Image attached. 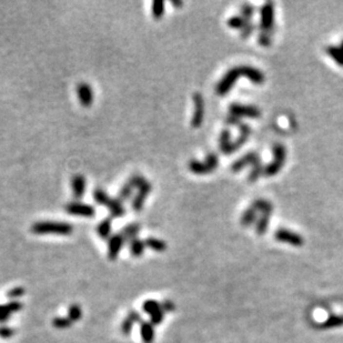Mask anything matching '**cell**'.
<instances>
[{
    "label": "cell",
    "instance_id": "6da1fadb",
    "mask_svg": "<svg viewBox=\"0 0 343 343\" xmlns=\"http://www.w3.org/2000/svg\"><path fill=\"white\" fill-rule=\"evenodd\" d=\"M248 165L252 166V170H251V172L249 173L248 180L249 182H256L259 177L263 174V171H265V166H262L260 155H259V153H257L256 151H250V152L242 155L241 158H239L238 160H236L231 165V169H232L234 172H238V171L242 170Z\"/></svg>",
    "mask_w": 343,
    "mask_h": 343
},
{
    "label": "cell",
    "instance_id": "7a4b0ae2",
    "mask_svg": "<svg viewBox=\"0 0 343 343\" xmlns=\"http://www.w3.org/2000/svg\"><path fill=\"white\" fill-rule=\"evenodd\" d=\"M74 227L70 223L60 221H39L31 226V232L35 234H57V236H70Z\"/></svg>",
    "mask_w": 343,
    "mask_h": 343
},
{
    "label": "cell",
    "instance_id": "3957f363",
    "mask_svg": "<svg viewBox=\"0 0 343 343\" xmlns=\"http://www.w3.org/2000/svg\"><path fill=\"white\" fill-rule=\"evenodd\" d=\"M272 153L274 157L273 161L270 162L269 165H267L265 167V171H263V174L267 175V177H271V175L277 174L279 171L282 169V167L285 166L286 162V147L281 145V143H276V145L272 147Z\"/></svg>",
    "mask_w": 343,
    "mask_h": 343
},
{
    "label": "cell",
    "instance_id": "277c9868",
    "mask_svg": "<svg viewBox=\"0 0 343 343\" xmlns=\"http://www.w3.org/2000/svg\"><path fill=\"white\" fill-rule=\"evenodd\" d=\"M240 76H242L240 66L234 67L232 69L227 71L226 75L221 78V80L218 82L217 88H215L217 94L220 95H225L226 94H228Z\"/></svg>",
    "mask_w": 343,
    "mask_h": 343
},
{
    "label": "cell",
    "instance_id": "5b68a950",
    "mask_svg": "<svg viewBox=\"0 0 343 343\" xmlns=\"http://www.w3.org/2000/svg\"><path fill=\"white\" fill-rule=\"evenodd\" d=\"M260 29L261 33L272 34L274 27V7L271 1H267L262 5L260 10Z\"/></svg>",
    "mask_w": 343,
    "mask_h": 343
},
{
    "label": "cell",
    "instance_id": "8992f818",
    "mask_svg": "<svg viewBox=\"0 0 343 343\" xmlns=\"http://www.w3.org/2000/svg\"><path fill=\"white\" fill-rule=\"evenodd\" d=\"M142 309L150 317V322L153 325L161 324L165 319V312L161 308V303L155 300H147L142 305Z\"/></svg>",
    "mask_w": 343,
    "mask_h": 343
},
{
    "label": "cell",
    "instance_id": "52a82bcc",
    "mask_svg": "<svg viewBox=\"0 0 343 343\" xmlns=\"http://www.w3.org/2000/svg\"><path fill=\"white\" fill-rule=\"evenodd\" d=\"M231 115L234 117H248V118H260L261 110L258 107L252 105H242V103H231L229 106Z\"/></svg>",
    "mask_w": 343,
    "mask_h": 343
},
{
    "label": "cell",
    "instance_id": "ba28073f",
    "mask_svg": "<svg viewBox=\"0 0 343 343\" xmlns=\"http://www.w3.org/2000/svg\"><path fill=\"white\" fill-rule=\"evenodd\" d=\"M192 100L194 103V109L192 118H191V127L200 128L203 120H205V99L200 93H194L192 95Z\"/></svg>",
    "mask_w": 343,
    "mask_h": 343
},
{
    "label": "cell",
    "instance_id": "9c48e42d",
    "mask_svg": "<svg viewBox=\"0 0 343 343\" xmlns=\"http://www.w3.org/2000/svg\"><path fill=\"white\" fill-rule=\"evenodd\" d=\"M65 209L69 214L78 215V217L83 218H93L95 212L93 206L87 205V203H82L80 201L67 203Z\"/></svg>",
    "mask_w": 343,
    "mask_h": 343
},
{
    "label": "cell",
    "instance_id": "30bf717a",
    "mask_svg": "<svg viewBox=\"0 0 343 343\" xmlns=\"http://www.w3.org/2000/svg\"><path fill=\"white\" fill-rule=\"evenodd\" d=\"M274 238H276L278 241L288 243V245L294 247H301L303 246V243H305V240H303V238L300 234L285 228L278 229L276 233H274Z\"/></svg>",
    "mask_w": 343,
    "mask_h": 343
},
{
    "label": "cell",
    "instance_id": "8fae6325",
    "mask_svg": "<svg viewBox=\"0 0 343 343\" xmlns=\"http://www.w3.org/2000/svg\"><path fill=\"white\" fill-rule=\"evenodd\" d=\"M77 95L78 100L83 107H90L94 102V91L93 88L87 82H81L77 86Z\"/></svg>",
    "mask_w": 343,
    "mask_h": 343
},
{
    "label": "cell",
    "instance_id": "7c38bea8",
    "mask_svg": "<svg viewBox=\"0 0 343 343\" xmlns=\"http://www.w3.org/2000/svg\"><path fill=\"white\" fill-rule=\"evenodd\" d=\"M125 242V239L122 238L120 233L114 234V236L110 237L109 240H108V257H109L110 260L114 261L118 258Z\"/></svg>",
    "mask_w": 343,
    "mask_h": 343
},
{
    "label": "cell",
    "instance_id": "4fadbf2b",
    "mask_svg": "<svg viewBox=\"0 0 343 343\" xmlns=\"http://www.w3.org/2000/svg\"><path fill=\"white\" fill-rule=\"evenodd\" d=\"M240 70L243 77H247L250 81L257 83V85H261L266 80L265 75L258 68L252 66H240Z\"/></svg>",
    "mask_w": 343,
    "mask_h": 343
},
{
    "label": "cell",
    "instance_id": "5bb4252c",
    "mask_svg": "<svg viewBox=\"0 0 343 343\" xmlns=\"http://www.w3.org/2000/svg\"><path fill=\"white\" fill-rule=\"evenodd\" d=\"M141 316L139 314V312H137L135 310H130L128 316L121 322V332L125 334V336H129L131 333V331H133V325L135 323H141L142 321Z\"/></svg>",
    "mask_w": 343,
    "mask_h": 343
},
{
    "label": "cell",
    "instance_id": "9a60e30c",
    "mask_svg": "<svg viewBox=\"0 0 343 343\" xmlns=\"http://www.w3.org/2000/svg\"><path fill=\"white\" fill-rule=\"evenodd\" d=\"M128 182L133 187V189H138L140 192H145L149 194L152 191V185L141 174H133L129 178Z\"/></svg>",
    "mask_w": 343,
    "mask_h": 343
},
{
    "label": "cell",
    "instance_id": "2e32d148",
    "mask_svg": "<svg viewBox=\"0 0 343 343\" xmlns=\"http://www.w3.org/2000/svg\"><path fill=\"white\" fill-rule=\"evenodd\" d=\"M86 178L82 174H75L71 179V189H73L74 197L77 200H80L86 192Z\"/></svg>",
    "mask_w": 343,
    "mask_h": 343
},
{
    "label": "cell",
    "instance_id": "e0dca14e",
    "mask_svg": "<svg viewBox=\"0 0 343 343\" xmlns=\"http://www.w3.org/2000/svg\"><path fill=\"white\" fill-rule=\"evenodd\" d=\"M154 334V325L150 321H142L140 323V336L143 343H152Z\"/></svg>",
    "mask_w": 343,
    "mask_h": 343
},
{
    "label": "cell",
    "instance_id": "ac0fdd59",
    "mask_svg": "<svg viewBox=\"0 0 343 343\" xmlns=\"http://www.w3.org/2000/svg\"><path fill=\"white\" fill-rule=\"evenodd\" d=\"M108 210H109L110 215L113 218H120L123 217V215L126 214V209L125 207H123L122 202L119 200V199H113L111 198L110 202L108 203L107 206Z\"/></svg>",
    "mask_w": 343,
    "mask_h": 343
},
{
    "label": "cell",
    "instance_id": "d6986e66",
    "mask_svg": "<svg viewBox=\"0 0 343 343\" xmlns=\"http://www.w3.org/2000/svg\"><path fill=\"white\" fill-rule=\"evenodd\" d=\"M111 229H113V225H111V219L106 218L101 220V222L99 223L95 228L98 236L100 237L103 240H109L111 237Z\"/></svg>",
    "mask_w": 343,
    "mask_h": 343
},
{
    "label": "cell",
    "instance_id": "ffe728a7",
    "mask_svg": "<svg viewBox=\"0 0 343 343\" xmlns=\"http://www.w3.org/2000/svg\"><path fill=\"white\" fill-rule=\"evenodd\" d=\"M139 231H140V225L139 223H130V225L126 226L120 231V234L125 239V241L130 242L134 240V239H137Z\"/></svg>",
    "mask_w": 343,
    "mask_h": 343
},
{
    "label": "cell",
    "instance_id": "44dd1931",
    "mask_svg": "<svg viewBox=\"0 0 343 343\" xmlns=\"http://www.w3.org/2000/svg\"><path fill=\"white\" fill-rule=\"evenodd\" d=\"M146 243L145 240H141V239H134V240L129 242V251L131 256H133L135 258L141 257L143 253H145L146 250Z\"/></svg>",
    "mask_w": 343,
    "mask_h": 343
},
{
    "label": "cell",
    "instance_id": "7402d4cb",
    "mask_svg": "<svg viewBox=\"0 0 343 343\" xmlns=\"http://www.w3.org/2000/svg\"><path fill=\"white\" fill-rule=\"evenodd\" d=\"M145 243L147 248H149L152 251H155V252H163V251H166L167 249V243L163 240H161V239H158L154 237L147 238L145 240Z\"/></svg>",
    "mask_w": 343,
    "mask_h": 343
},
{
    "label": "cell",
    "instance_id": "603a6c76",
    "mask_svg": "<svg viewBox=\"0 0 343 343\" xmlns=\"http://www.w3.org/2000/svg\"><path fill=\"white\" fill-rule=\"evenodd\" d=\"M270 215H271V213H269V212H263V213H261V217L257 220L256 232H257V234H259V236L265 234L267 232V230H268Z\"/></svg>",
    "mask_w": 343,
    "mask_h": 343
},
{
    "label": "cell",
    "instance_id": "cb8c5ba5",
    "mask_svg": "<svg viewBox=\"0 0 343 343\" xmlns=\"http://www.w3.org/2000/svg\"><path fill=\"white\" fill-rule=\"evenodd\" d=\"M188 167H189V170L191 171V172L194 173V174H207V173L211 172L210 168L208 166H207L206 162L194 160V159H192V160L189 162Z\"/></svg>",
    "mask_w": 343,
    "mask_h": 343
},
{
    "label": "cell",
    "instance_id": "d4e9b609",
    "mask_svg": "<svg viewBox=\"0 0 343 343\" xmlns=\"http://www.w3.org/2000/svg\"><path fill=\"white\" fill-rule=\"evenodd\" d=\"M257 212L258 211L254 209L252 206L247 209L241 217V225L245 227L252 226L253 223L257 221V214H258Z\"/></svg>",
    "mask_w": 343,
    "mask_h": 343
},
{
    "label": "cell",
    "instance_id": "484cf974",
    "mask_svg": "<svg viewBox=\"0 0 343 343\" xmlns=\"http://www.w3.org/2000/svg\"><path fill=\"white\" fill-rule=\"evenodd\" d=\"M343 325V316H337V314H332L326 320L322 323V329H333L339 328V326Z\"/></svg>",
    "mask_w": 343,
    "mask_h": 343
},
{
    "label": "cell",
    "instance_id": "4316f807",
    "mask_svg": "<svg viewBox=\"0 0 343 343\" xmlns=\"http://www.w3.org/2000/svg\"><path fill=\"white\" fill-rule=\"evenodd\" d=\"M230 143H231V138H230V131L229 130H222L220 133V139H219V147L223 153L229 154V148H230Z\"/></svg>",
    "mask_w": 343,
    "mask_h": 343
},
{
    "label": "cell",
    "instance_id": "83f0119b",
    "mask_svg": "<svg viewBox=\"0 0 343 343\" xmlns=\"http://www.w3.org/2000/svg\"><path fill=\"white\" fill-rule=\"evenodd\" d=\"M326 53H328V55L338 63V65L343 67V51L340 49V47L329 46L326 48Z\"/></svg>",
    "mask_w": 343,
    "mask_h": 343
},
{
    "label": "cell",
    "instance_id": "f1b7e54d",
    "mask_svg": "<svg viewBox=\"0 0 343 343\" xmlns=\"http://www.w3.org/2000/svg\"><path fill=\"white\" fill-rule=\"evenodd\" d=\"M133 187L131 186L129 182H127L121 187L120 190H119L118 199L121 202L128 201V200H130L131 198H133Z\"/></svg>",
    "mask_w": 343,
    "mask_h": 343
},
{
    "label": "cell",
    "instance_id": "f546056e",
    "mask_svg": "<svg viewBox=\"0 0 343 343\" xmlns=\"http://www.w3.org/2000/svg\"><path fill=\"white\" fill-rule=\"evenodd\" d=\"M94 200L97 202L99 206L107 207L108 203L110 202L111 198L109 197V194H108L105 190L95 189L94 191Z\"/></svg>",
    "mask_w": 343,
    "mask_h": 343
},
{
    "label": "cell",
    "instance_id": "4dcf8cb0",
    "mask_svg": "<svg viewBox=\"0 0 343 343\" xmlns=\"http://www.w3.org/2000/svg\"><path fill=\"white\" fill-rule=\"evenodd\" d=\"M252 207L257 211H260L261 213H263V212L271 213V212H272V210H273L272 203L269 202L268 200H265V199H258V200L253 201Z\"/></svg>",
    "mask_w": 343,
    "mask_h": 343
},
{
    "label": "cell",
    "instance_id": "1f68e13d",
    "mask_svg": "<svg viewBox=\"0 0 343 343\" xmlns=\"http://www.w3.org/2000/svg\"><path fill=\"white\" fill-rule=\"evenodd\" d=\"M148 197V194L145 192H140V191H138L137 195H134L133 198V203H131V207H133V209L134 211H141L143 209V206H145L146 199Z\"/></svg>",
    "mask_w": 343,
    "mask_h": 343
},
{
    "label": "cell",
    "instance_id": "d6a6232c",
    "mask_svg": "<svg viewBox=\"0 0 343 343\" xmlns=\"http://www.w3.org/2000/svg\"><path fill=\"white\" fill-rule=\"evenodd\" d=\"M82 317V310L79 305H71L68 308V318L70 319L74 323L79 321Z\"/></svg>",
    "mask_w": 343,
    "mask_h": 343
},
{
    "label": "cell",
    "instance_id": "836d02e7",
    "mask_svg": "<svg viewBox=\"0 0 343 343\" xmlns=\"http://www.w3.org/2000/svg\"><path fill=\"white\" fill-rule=\"evenodd\" d=\"M152 16L154 17V19H159L162 18V16L165 15V1L163 0H154L152 2Z\"/></svg>",
    "mask_w": 343,
    "mask_h": 343
},
{
    "label": "cell",
    "instance_id": "e575fe53",
    "mask_svg": "<svg viewBox=\"0 0 343 343\" xmlns=\"http://www.w3.org/2000/svg\"><path fill=\"white\" fill-rule=\"evenodd\" d=\"M246 22L247 21L245 20V18H243L241 15L240 16L234 15V16H232V17H230L228 19V21H227L229 27L234 28V29H241V30H242V28L245 27Z\"/></svg>",
    "mask_w": 343,
    "mask_h": 343
},
{
    "label": "cell",
    "instance_id": "d590c367",
    "mask_svg": "<svg viewBox=\"0 0 343 343\" xmlns=\"http://www.w3.org/2000/svg\"><path fill=\"white\" fill-rule=\"evenodd\" d=\"M73 324H74V322L71 321L68 317H66V318L57 317L53 320V325L57 329H68V328H70V326Z\"/></svg>",
    "mask_w": 343,
    "mask_h": 343
},
{
    "label": "cell",
    "instance_id": "8d00e7d4",
    "mask_svg": "<svg viewBox=\"0 0 343 343\" xmlns=\"http://www.w3.org/2000/svg\"><path fill=\"white\" fill-rule=\"evenodd\" d=\"M254 13V7L250 3H245L241 7V16L245 18L246 21H251V18H252Z\"/></svg>",
    "mask_w": 343,
    "mask_h": 343
},
{
    "label": "cell",
    "instance_id": "74e56055",
    "mask_svg": "<svg viewBox=\"0 0 343 343\" xmlns=\"http://www.w3.org/2000/svg\"><path fill=\"white\" fill-rule=\"evenodd\" d=\"M25 294V289L22 286H16L7 292V298L11 299V300H18L19 298H21Z\"/></svg>",
    "mask_w": 343,
    "mask_h": 343
},
{
    "label": "cell",
    "instance_id": "f35d334b",
    "mask_svg": "<svg viewBox=\"0 0 343 343\" xmlns=\"http://www.w3.org/2000/svg\"><path fill=\"white\" fill-rule=\"evenodd\" d=\"M205 162L207 163V166L209 167L210 170L213 171L215 168H217L218 165H219V158H218V155L215 154V153H213V152L208 153V154H207V157H206Z\"/></svg>",
    "mask_w": 343,
    "mask_h": 343
},
{
    "label": "cell",
    "instance_id": "ab89813d",
    "mask_svg": "<svg viewBox=\"0 0 343 343\" xmlns=\"http://www.w3.org/2000/svg\"><path fill=\"white\" fill-rule=\"evenodd\" d=\"M16 331L7 325L0 326V338L1 339H10L15 336Z\"/></svg>",
    "mask_w": 343,
    "mask_h": 343
},
{
    "label": "cell",
    "instance_id": "60d3db41",
    "mask_svg": "<svg viewBox=\"0 0 343 343\" xmlns=\"http://www.w3.org/2000/svg\"><path fill=\"white\" fill-rule=\"evenodd\" d=\"M6 305L11 314L15 312H19V311L22 309V303L19 302L18 300H11L10 302H8Z\"/></svg>",
    "mask_w": 343,
    "mask_h": 343
},
{
    "label": "cell",
    "instance_id": "b9f144b4",
    "mask_svg": "<svg viewBox=\"0 0 343 343\" xmlns=\"http://www.w3.org/2000/svg\"><path fill=\"white\" fill-rule=\"evenodd\" d=\"M11 317L10 311L8 310L7 305H0V323H5L9 320Z\"/></svg>",
    "mask_w": 343,
    "mask_h": 343
},
{
    "label": "cell",
    "instance_id": "7bdbcfd3",
    "mask_svg": "<svg viewBox=\"0 0 343 343\" xmlns=\"http://www.w3.org/2000/svg\"><path fill=\"white\" fill-rule=\"evenodd\" d=\"M254 30V25H253V22L252 21H247L246 22V25L245 27L242 28V30H241V35H242V37L243 38H247V37H249V36L251 35V33Z\"/></svg>",
    "mask_w": 343,
    "mask_h": 343
},
{
    "label": "cell",
    "instance_id": "ee69618b",
    "mask_svg": "<svg viewBox=\"0 0 343 343\" xmlns=\"http://www.w3.org/2000/svg\"><path fill=\"white\" fill-rule=\"evenodd\" d=\"M161 308L165 313H171L174 311L175 305L171 300H165V301L161 302Z\"/></svg>",
    "mask_w": 343,
    "mask_h": 343
},
{
    "label": "cell",
    "instance_id": "f6af8a7d",
    "mask_svg": "<svg viewBox=\"0 0 343 343\" xmlns=\"http://www.w3.org/2000/svg\"><path fill=\"white\" fill-rule=\"evenodd\" d=\"M171 3H172V6L177 7V8L183 6V1H181V0H172V1H171Z\"/></svg>",
    "mask_w": 343,
    "mask_h": 343
},
{
    "label": "cell",
    "instance_id": "bcb514c9",
    "mask_svg": "<svg viewBox=\"0 0 343 343\" xmlns=\"http://www.w3.org/2000/svg\"><path fill=\"white\" fill-rule=\"evenodd\" d=\"M340 49L343 51V40L341 41V45H340Z\"/></svg>",
    "mask_w": 343,
    "mask_h": 343
}]
</instances>
